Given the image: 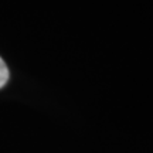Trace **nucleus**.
Returning a JSON list of instances; mask_svg holds the SVG:
<instances>
[{"label":"nucleus","mask_w":153,"mask_h":153,"mask_svg":"<svg viewBox=\"0 0 153 153\" xmlns=\"http://www.w3.org/2000/svg\"><path fill=\"white\" fill-rule=\"evenodd\" d=\"M9 68L6 65V62L1 60V57H0V88H3L7 84L9 81Z\"/></svg>","instance_id":"nucleus-1"}]
</instances>
